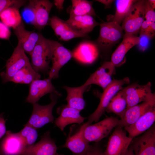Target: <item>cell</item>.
<instances>
[{
    "instance_id": "7a4b0ae2",
    "label": "cell",
    "mask_w": 155,
    "mask_h": 155,
    "mask_svg": "<svg viewBox=\"0 0 155 155\" xmlns=\"http://www.w3.org/2000/svg\"><path fill=\"white\" fill-rule=\"evenodd\" d=\"M30 56L31 65L35 71L38 73L49 70L52 57L50 40L42 36L34 47Z\"/></svg>"
},
{
    "instance_id": "6da1fadb",
    "label": "cell",
    "mask_w": 155,
    "mask_h": 155,
    "mask_svg": "<svg viewBox=\"0 0 155 155\" xmlns=\"http://www.w3.org/2000/svg\"><path fill=\"white\" fill-rule=\"evenodd\" d=\"M50 94L51 102L49 104L42 105L36 102L33 104L32 113L26 125L37 129L54 121L53 109L60 94L57 91Z\"/></svg>"
},
{
    "instance_id": "9c48e42d",
    "label": "cell",
    "mask_w": 155,
    "mask_h": 155,
    "mask_svg": "<svg viewBox=\"0 0 155 155\" xmlns=\"http://www.w3.org/2000/svg\"><path fill=\"white\" fill-rule=\"evenodd\" d=\"M100 27L96 43L102 48L111 46L119 41L123 36L122 26L113 21L102 23L100 24Z\"/></svg>"
},
{
    "instance_id": "8fae6325",
    "label": "cell",
    "mask_w": 155,
    "mask_h": 155,
    "mask_svg": "<svg viewBox=\"0 0 155 155\" xmlns=\"http://www.w3.org/2000/svg\"><path fill=\"white\" fill-rule=\"evenodd\" d=\"M53 5V4L48 0L29 1L28 6L34 15L33 24L37 29L41 30L48 24Z\"/></svg>"
},
{
    "instance_id": "e575fe53",
    "label": "cell",
    "mask_w": 155,
    "mask_h": 155,
    "mask_svg": "<svg viewBox=\"0 0 155 155\" xmlns=\"http://www.w3.org/2000/svg\"><path fill=\"white\" fill-rule=\"evenodd\" d=\"M139 42L137 45L139 49L144 52L148 47L151 38L145 34H140Z\"/></svg>"
},
{
    "instance_id": "d590c367",
    "label": "cell",
    "mask_w": 155,
    "mask_h": 155,
    "mask_svg": "<svg viewBox=\"0 0 155 155\" xmlns=\"http://www.w3.org/2000/svg\"><path fill=\"white\" fill-rule=\"evenodd\" d=\"M11 35V32L9 27L3 23L0 22V38L9 40Z\"/></svg>"
},
{
    "instance_id": "4316f807",
    "label": "cell",
    "mask_w": 155,
    "mask_h": 155,
    "mask_svg": "<svg viewBox=\"0 0 155 155\" xmlns=\"http://www.w3.org/2000/svg\"><path fill=\"white\" fill-rule=\"evenodd\" d=\"M155 32V12L148 1H145L144 20L139 31L140 34H145L152 38Z\"/></svg>"
},
{
    "instance_id": "7bdbcfd3",
    "label": "cell",
    "mask_w": 155,
    "mask_h": 155,
    "mask_svg": "<svg viewBox=\"0 0 155 155\" xmlns=\"http://www.w3.org/2000/svg\"><path fill=\"white\" fill-rule=\"evenodd\" d=\"M0 155H4L0 151Z\"/></svg>"
},
{
    "instance_id": "1f68e13d",
    "label": "cell",
    "mask_w": 155,
    "mask_h": 155,
    "mask_svg": "<svg viewBox=\"0 0 155 155\" xmlns=\"http://www.w3.org/2000/svg\"><path fill=\"white\" fill-rule=\"evenodd\" d=\"M137 0L116 1V11L113 21L120 25L123 21L133 5Z\"/></svg>"
},
{
    "instance_id": "5b68a950",
    "label": "cell",
    "mask_w": 155,
    "mask_h": 155,
    "mask_svg": "<svg viewBox=\"0 0 155 155\" xmlns=\"http://www.w3.org/2000/svg\"><path fill=\"white\" fill-rule=\"evenodd\" d=\"M30 64L29 59L20 44L18 43L11 55L6 61L5 70L0 73L2 83L10 82L20 69Z\"/></svg>"
},
{
    "instance_id": "8d00e7d4",
    "label": "cell",
    "mask_w": 155,
    "mask_h": 155,
    "mask_svg": "<svg viewBox=\"0 0 155 155\" xmlns=\"http://www.w3.org/2000/svg\"><path fill=\"white\" fill-rule=\"evenodd\" d=\"M83 155H105L104 152L96 146H91L90 149Z\"/></svg>"
},
{
    "instance_id": "ba28073f",
    "label": "cell",
    "mask_w": 155,
    "mask_h": 155,
    "mask_svg": "<svg viewBox=\"0 0 155 155\" xmlns=\"http://www.w3.org/2000/svg\"><path fill=\"white\" fill-rule=\"evenodd\" d=\"M52 48V65L48 78L51 80L58 78L60 69L73 57L72 52L56 41L50 40Z\"/></svg>"
},
{
    "instance_id": "44dd1931",
    "label": "cell",
    "mask_w": 155,
    "mask_h": 155,
    "mask_svg": "<svg viewBox=\"0 0 155 155\" xmlns=\"http://www.w3.org/2000/svg\"><path fill=\"white\" fill-rule=\"evenodd\" d=\"M73 57L82 63L90 64L97 58L99 51L97 45L89 42L80 43L72 52Z\"/></svg>"
},
{
    "instance_id": "60d3db41",
    "label": "cell",
    "mask_w": 155,
    "mask_h": 155,
    "mask_svg": "<svg viewBox=\"0 0 155 155\" xmlns=\"http://www.w3.org/2000/svg\"><path fill=\"white\" fill-rule=\"evenodd\" d=\"M123 155H135L132 148L128 149L126 152Z\"/></svg>"
},
{
    "instance_id": "cb8c5ba5",
    "label": "cell",
    "mask_w": 155,
    "mask_h": 155,
    "mask_svg": "<svg viewBox=\"0 0 155 155\" xmlns=\"http://www.w3.org/2000/svg\"><path fill=\"white\" fill-rule=\"evenodd\" d=\"M139 42V36L125 34L122 42L112 54L111 61L115 66L121 65L124 62L127 53Z\"/></svg>"
},
{
    "instance_id": "d4e9b609",
    "label": "cell",
    "mask_w": 155,
    "mask_h": 155,
    "mask_svg": "<svg viewBox=\"0 0 155 155\" xmlns=\"http://www.w3.org/2000/svg\"><path fill=\"white\" fill-rule=\"evenodd\" d=\"M88 86L84 84L76 87L64 86L63 88L66 91L67 93L66 98L67 105L80 111L83 110L85 106L83 95Z\"/></svg>"
},
{
    "instance_id": "2e32d148",
    "label": "cell",
    "mask_w": 155,
    "mask_h": 155,
    "mask_svg": "<svg viewBox=\"0 0 155 155\" xmlns=\"http://www.w3.org/2000/svg\"><path fill=\"white\" fill-rule=\"evenodd\" d=\"M18 43L24 52L30 55L36 44L42 35L40 33L26 30L23 22L14 29Z\"/></svg>"
},
{
    "instance_id": "e0dca14e",
    "label": "cell",
    "mask_w": 155,
    "mask_h": 155,
    "mask_svg": "<svg viewBox=\"0 0 155 155\" xmlns=\"http://www.w3.org/2000/svg\"><path fill=\"white\" fill-rule=\"evenodd\" d=\"M135 155H155V129L150 128L138 138L132 148Z\"/></svg>"
},
{
    "instance_id": "484cf974",
    "label": "cell",
    "mask_w": 155,
    "mask_h": 155,
    "mask_svg": "<svg viewBox=\"0 0 155 155\" xmlns=\"http://www.w3.org/2000/svg\"><path fill=\"white\" fill-rule=\"evenodd\" d=\"M66 21L74 30L86 34L99 24L93 16L88 15L70 17Z\"/></svg>"
},
{
    "instance_id": "f546056e",
    "label": "cell",
    "mask_w": 155,
    "mask_h": 155,
    "mask_svg": "<svg viewBox=\"0 0 155 155\" xmlns=\"http://www.w3.org/2000/svg\"><path fill=\"white\" fill-rule=\"evenodd\" d=\"M19 9L16 7H11L0 14V18L3 23L8 27L14 29L22 22Z\"/></svg>"
},
{
    "instance_id": "b9f144b4",
    "label": "cell",
    "mask_w": 155,
    "mask_h": 155,
    "mask_svg": "<svg viewBox=\"0 0 155 155\" xmlns=\"http://www.w3.org/2000/svg\"><path fill=\"white\" fill-rule=\"evenodd\" d=\"M148 1L151 6L154 9L155 8V1L154 0H149Z\"/></svg>"
},
{
    "instance_id": "4dcf8cb0",
    "label": "cell",
    "mask_w": 155,
    "mask_h": 155,
    "mask_svg": "<svg viewBox=\"0 0 155 155\" xmlns=\"http://www.w3.org/2000/svg\"><path fill=\"white\" fill-rule=\"evenodd\" d=\"M70 17L88 15L92 16L96 15L92 2L85 0H72Z\"/></svg>"
},
{
    "instance_id": "d6986e66",
    "label": "cell",
    "mask_w": 155,
    "mask_h": 155,
    "mask_svg": "<svg viewBox=\"0 0 155 155\" xmlns=\"http://www.w3.org/2000/svg\"><path fill=\"white\" fill-rule=\"evenodd\" d=\"M30 84L26 101L32 104L36 103L45 94L57 91L51 82V80L48 78L35 80Z\"/></svg>"
},
{
    "instance_id": "ab89813d",
    "label": "cell",
    "mask_w": 155,
    "mask_h": 155,
    "mask_svg": "<svg viewBox=\"0 0 155 155\" xmlns=\"http://www.w3.org/2000/svg\"><path fill=\"white\" fill-rule=\"evenodd\" d=\"M96 1L104 4L107 7L110 5L114 1L111 0H96Z\"/></svg>"
},
{
    "instance_id": "9a60e30c",
    "label": "cell",
    "mask_w": 155,
    "mask_h": 155,
    "mask_svg": "<svg viewBox=\"0 0 155 155\" xmlns=\"http://www.w3.org/2000/svg\"><path fill=\"white\" fill-rule=\"evenodd\" d=\"M115 66L110 61H105L101 67L92 74L84 84L89 86L97 85L104 89L112 81V76Z\"/></svg>"
},
{
    "instance_id": "ac0fdd59",
    "label": "cell",
    "mask_w": 155,
    "mask_h": 155,
    "mask_svg": "<svg viewBox=\"0 0 155 155\" xmlns=\"http://www.w3.org/2000/svg\"><path fill=\"white\" fill-rule=\"evenodd\" d=\"M26 147L25 143L19 132L6 131L0 142V151L4 155H19Z\"/></svg>"
},
{
    "instance_id": "8992f818",
    "label": "cell",
    "mask_w": 155,
    "mask_h": 155,
    "mask_svg": "<svg viewBox=\"0 0 155 155\" xmlns=\"http://www.w3.org/2000/svg\"><path fill=\"white\" fill-rule=\"evenodd\" d=\"M145 2L137 0L132 6L121 26L125 34L135 35L139 32L144 16Z\"/></svg>"
},
{
    "instance_id": "3957f363",
    "label": "cell",
    "mask_w": 155,
    "mask_h": 155,
    "mask_svg": "<svg viewBox=\"0 0 155 155\" xmlns=\"http://www.w3.org/2000/svg\"><path fill=\"white\" fill-rule=\"evenodd\" d=\"M130 82L128 77L120 80H114L104 89L100 98V103L96 110L88 117V125L93 121H97L104 114L106 108L113 97L122 88L123 86Z\"/></svg>"
},
{
    "instance_id": "f1b7e54d",
    "label": "cell",
    "mask_w": 155,
    "mask_h": 155,
    "mask_svg": "<svg viewBox=\"0 0 155 155\" xmlns=\"http://www.w3.org/2000/svg\"><path fill=\"white\" fill-rule=\"evenodd\" d=\"M127 104L125 96L122 89L118 92L112 98L106 110L113 113L121 119L127 109Z\"/></svg>"
},
{
    "instance_id": "ffe728a7",
    "label": "cell",
    "mask_w": 155,
    "mask_h": 155,
    "mask_svg": "<svg viewBox=\"0 0 155 155\" xmlns=\"http://www.w3.org/2000/svg\"><path fill=\"white\" fill-rule=\"evenodd\" d=\"M87 125L86 123H84L75 133L69 136L63 147L77 155H83L86 153L91 146L84 136V131Z\"/></svg>"
},
{
    "instance_id": "7402d4cb",
    "label": "cell",
    "mask_w": 155,
    "mask_h": 155,
    "mask_svg": "<svg viewBox=\"0 0 155 155\" xmlns=\"http://www.w3.org/2000/svg\"><path fill=\"white\" fill-rule=\"evenodd\" d=\"M155 121L154 107L144 114L132 125L124 127L129 137L133 138L150 129Z\"/></svg>"
},
{
    "instance_id": "836d02e7",
    "label": "cell",
    "mask_w": 155,
    "mask_h": 155,
    "mask_svg": "<svg viewBox=\"0 0 155 155\" xmlns=\"http://www.w3.org/2000/svg\"><path fill=\"white\" fill-rule=\"evenodd\" d=\"M26 1L20 0H0V14L4 10L11 7L14 6L20 8Z\"/></svg>"
},
{
    "instance_id": "277c9868",
    "label": "cell",
    "mask_w": 155,
    "mask_h": 155,
    "mask_svg": "<svg viewBox=\"0 0 155 155\" xmlns=\"http://www.w3.org/2000/svg\"><path fill=\"white\" fill-rule=\"evenodd\" d=\"M119 119L117 117H107L94 124L87 125L85 127L84 136L89 143L98 142L108 135L117 125Z\"/></svg>"
},
{
    "instance_id": "30bf717a",
    "label": "cell",
    "mask_w": 155,
    "mask_h": 155,
    "mask_svg": "<svg viewBox=\"0 0 155 155\" xmlns=\"http://www.w3.org/2000/svg\"><path fill=\"white\" fill-rule=\"evenodd\" d=\"M133 138L127 135L121 127H118L110 137L105 155H123L128 149Z\"/></svg>"
},
{
    "instance_id": "5bb4252c",
    "label": "cell",
    "mask_w": 155,
    "mask_h": 155,
    "mask_svg": "<svg viewBox=\"0 0 155 155\" xmlns=\"http://www.w3.org/2000/svg\"><path fill=\"white\" fill-rule=\"evenodd\" d=\"M155 101H146L127 109L122 118L119 120L117 126H129L135 123L146 112L155 107Z\"/></svg>"
},
{
    "instance_id": "f35d334b",
    "label": "cell",
    "mask_w": 155,
    "mask_h": 155,
    "mask_svg": "<svg viewBox=\"0 0 155 155\" xmlns=\"http://www.w3.org/2000/svg\"><path fill=\"white\" fill-rule=\"evenodd\" d=\"M64 1L62 0H54V3L59 10H62L63 9V6Z\"/></svg>"
},
{
    "instance_id": "7c38bea8",
    "label": "cell",
    "mask_w": 155,
    "mask_h": 155,
    "mask_svg": "<svg viewBox=\"0 0 155 155\" xmlns=\"http://www.w3.org/2000/svg\"><path fill=\"white\" fill-rule=\"evenodd\" d=\"M57 149L55 142L51 138L48 131L38 142L24 148L19 155H56Z\"/></svg>"
},
{
    "instance_id": "52a82bcc",
    "label": "cell",
    "mask_w": 155,
    "mask_h": 155,
    "mask_svg": "<svg viewBox=\"0 0 155 155\" xmlns=\"http://www.w3.org/2000/svg\"><path fill=\"white\" fill-rule=\"evenodd\" d=\"M151 87V83L149 82L144 85L132 84L122 89L127 101V108L142 102L155 101Z\"/></svg>"
},
{
    "instance_id": "4fadbf2b",
    "label": "cell",
    "mask_w": 155,
    "mask_h": 155,
    "mask_svg": "<svg viewBox=\"0 0 155 155\" xmlns=\"http://www.w3.org/2000/svg\"><path fill=\"white\" fill-rule=\"evenodd\" d=\"M49 23L55 35L61 40L68 41L75 38L88 36L87 34L75 30L66 21L56 16H53L50 19Z\"/></svg>"
},
{
    "instance_id": "83f0119b",
    "label": "cell",
    "mask_w": 155,
    "mask_h": 155,
    "mask_svg": "<svg viewBox=\"0 0 155 155\" xmlns=\"http://www.w3.org/2000/svg\"><path fill=\"white\" fill-rule=\"evenodd\" d=\"M40 75L35 71L30 63L20 69L10 82L16 83L30 84L33 81L40 79Z\"/></svg>"
},
{
    "instance_id": "d6a6232c",
    "label": "cell",
    "mask_w": 155,
    "mask_h": 155,
    "mask_svg": "<svg viewBox=\"0 0 155 155\" xmlns=\"http://www.w3.org/2000/svg\"><path fill=\"white\" fill-rule=\"evenodd\" d=\"M18 132L24 140L26 147L34 144L38 136L36 129L26 124L22 130Z\"/></svg>"
},
{
    "instance_id": "74e56055",
    "label": "cell",
    "mask_w": 155,
    "mask_h": 155,
    "mask_svg": "<svg viewBox=\"0 0 155 155\" xmlns=\"http://www.w3.org/2000/svg\"><path fill=\"white\" fill-rule=\"evenodd\" d=\"M6 120L2 114H0V139L5 135L6 132L5 126Z\"/></svg>"
},
{
    "instance_id": "603a6c76",
    "label": "cell",
    "mask_w": 155,
    "mask_h": 155,
    "mask_svg": "<svg viewBox=\"0 0 155 155\" xmlns=\"http://www.w3.org/2000/svg\"><path fill=\"white\" fill-rule=\"evenodd\" d=\"M85 118L81 116L80 111L67 105L63 108L59 116L54 121L55 125L63 131L68 125L82 123Z\"/></svg>"
}]
</instances>
